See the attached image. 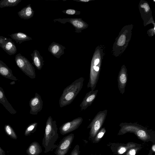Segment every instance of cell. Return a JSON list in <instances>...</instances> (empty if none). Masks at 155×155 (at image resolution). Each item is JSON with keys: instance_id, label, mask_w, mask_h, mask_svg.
Returning <instances> with one entry per match:
<instances>
[{"instance_id": "1", "label": "cell", "mask_w": 155, "mask_h": 155, "mask_svg": "<svg viewBox=\"0 0 155 155\" xmlns=\"http://www.w3.org/2000/svg\"><path fill=\"white\" fill-rule=\"evenodd\" d=\"M119 126L120 128L118 135L127 133H133L139 139L144 142L150 141L155 143V132L153 130L148 129L136 123H121Z\"/></svg>"}, {"instance_id": "2", "label": "cell", "mask_w": 155, "mask_h": 155, "mask_svg": "<svg viewBox=\"0 0 155 155\" xmlns=\"http://www.w3.org/2000/svg\"><path fill=\"white\" fill-rule=\"evenodd\" d=\"M58 138L56 121L53 120L51 117L50 116L46 122L42 141V145L45 148L44 153H47L56 148L57 145L55 143Z\"/></svg>"}, {"instance_id": "3", "label": "cell", "mask_w": 155, "mask_h": 155, "mask_svg": "<svg viewBox=\"0 0 155 155\" xmlns=\"http://www.w3.org/2000/svg\"><path fill=\"white\" fill-rule=\"evenodd\" d=\"M84 80L83 77H80L64 89L59 100L60 107H63L72 102L82 89Z\"/></svg>"}, {"instance_id": "4", "label": "cell", "mask_w": 155, "mask_h": 155, "mask_svg": "<svg viewBox=\"0 0 155 155\" xmlns=\"http://www.w3.org/2000/svg\"><path fill=\"white\" fill-rule=\"evenodd\" d=\"M107 110L99 112L87 127L90 128L89 139L92 140L101 128L107 115Z\"/></svg>"}, {"instance_id": "5", "label": "cell", "mask_w": 155, "mask_h": 155, "mask_svg": "<svg viewBox=\"0 0 155 155\" xmlns=\"http://www.w3.org/2000/svg\"><path fill=\"white\" fill-rule=\"evenodd\" d=\"M15 61L18 68L26 75L31 79L35 78V69L26 58L18 53L15 56Z\"/></svg>"}, {"instance_id": "6", "label": "cell", "mask_w": 155, "mask_h": 155, "mask_svg": "<svg viewBox=\"0 0 155 155\" xmlns=\"http://www.w3.org/2000/svg\"><path fill=\"white\" fill-rule=\"evenodd\" d=\"M71 133L64 137L57 145L54 153L56 155H65L68 152L74 138Z\"/></svg>"}, {"instance_id": "7", "label": "cell", "mask_w": 155, "mask_h": 155, "mask_svg": "<svg viewBox=\"0 0 155 155\" xmlns=\"http://www.w3.org/2000/svg\"><path fill=\"white\" fill-rule=\"evenodd\" d=\"M139 144L133 142L127 143H110L107 144L112 152L117 155L124 154L128 149L140 145Z\"/></svg>"}, {"instance_id": "8", "label": "cell", "mask_w": 155, "mask_h": 155, "mask_svg": "<svg viewBox=\"0 0 155 155\" xmlns=\"http://www.w3.org/2000/svg\"><path fill=\"white\" fill-rule=\"evenodd\" d=\"M54 22H58L62 24L68 22L71 24L75 28V32L79 33L82 30L85 28L87 24L81 18H57L53 20Z\"/></svg>"}, {"instance_id": "9", "label": "cell", "mask_w": 155, "mask_h": 155, "mask_svg": "<svg viewBox=\"0 0 155 155\" xmlns=\"http://www.w3.org/2000/svg\"><path fill=\"white\" fill-rule=\"evenodd\" d=\"M83 120L82 118L79 117L64 123L59 128L60 134L63 135L75 130L79 127Z\"/></svg>"}, {"instance_id": "10", "label": "cell", "mask_w": 155, "mask_h": 155, "mask_svg": "<svg viewBox=\"0 0 155 155\" xmlns=\"http://www.w3.org/2000/svg\"><path fill=\"white\" fill-rule=\"evenodd\" d=\"M0 47L10 55L14 54L17 51L16 46L11 39L1 36Z\"/></svg>"}, {"instance_id": "11", "label": "cell", "mask_w": 155, "mask_h": 155, "mask_svg": "<svg viewBox=\"0 0 155 155\" xmlns=\"http://www.w3.org/2000/svg\"><path fill=\"white\" fill-rule=\"evenodd\" d=\"M43 102L41 96L36 93L34 97L29 101V105L30 107V114L37 115L41 111L43 107Z\"/></svg>"}, {"instance_id": "12", "label": "cell", "mask_w": 155, "mask_h": 155, "mask_svg": "<svg viewBox=\"0 0 155 155\" xmlns=\"http://www.w3.org/2000/svg\"><path fill=\"white\" fill-rule=\"evenodd\" d=\"M98 90H91L87 93L80 105L81 110H85L91 106L96 98Z\"/></svg>"}, {"instance_id": "13", "label": "cell", "mask_w": 155, "mask_h": 155, "mask_svg": "<svg viewBox=\"0 0 155 155\" xmlns=\"http://www.w3.org/2000/svg\"><path fill=\"white\" fill-rule=\"evenodd\" d=\"M127 74L126 69L122 68L119 73L117 77L118 87L120 93L123 94L127 80Z\"/></svg>"}, {"instance_id": "14", "label": "cell", "mask_w": 155, "mask_h": 155, "mask_svg": "<svg viewBox=\"0 0 155 155\" xmlns=\"http://www.w3.org/2000/svg\"><path fill=\"white\" fill-rule=\"evenodd\" d=\"M65 49V47L64 46L53 41L49 46L48 50L54 56L59 58L62 55L64 54Z\"/></svg>"}, {"instance_id": "15", "label": "cell", "mask_w": 155, "mask_h": 155, "mask_svg": "<svg viewBox=\"0 0 155 155\" xmlns=\"http://www.w3.org/2000/svg\"><path fill=\"white\" fill-rule=\"evenodd\" d=\"M32 64L38 70H40L44 65V61L39 51L37 50H34L31 54Z\"/></svg>"}, {"instance_id": "16", "label": "cell", "mask_w": 155, "mask_h": 155, "mask_svg": "<svg viewBox=\"0 0 155 155\" xmlns=\"http://www.w3.org/2000/svg\"><path fill=\"white\" fill-rule=\"evenodd\" d=\"M0 74L4 77L14 81L18 79L13 74L12 70L0 60Z\"/></svg>"}, {"instance_id": "17", "label": "cell", "mask_w": 155, "mask_h": 155, "mask_svg": "<svg viewBox=\"0 0 155 155\" xmlns=\"http://www.w3.org/2000/svg\"><path fill=\"white\" fill-rule=\"evenodd\" d=\"M0 103L12 114L17 113L16 111L13 108L12 105L8 102L5 97V92L2 88L0 86Z\"/></svg>"}, {"instance_id": "18", "label": "cell", "mask_w": 155, "mask_h": 155, "mask_svg": "<svg viewBox=\"0 0 155 155\" xmlns=\"http://www.w3.org/2000/svg\"><path fill=\"white\" fill-rule=\"evenodd\" d=\"M34 11L32 9L31 4L28 5L18 12L19 16L22 19L27 20L32 17Z\"/></svg>"}, {"instance_id": "19", "label": "cell", "mask_w": 155, "mask_h": 155, "mask_svg": "<svg viewBox=\"0 0 155 155\" xmlns=\"http://www.w3.org/2000/svg\"><path fill=\"white\" fill-rule=\"evenodd\" d=\"M41 145L36 141L32 142L26 150L28 155H39L42 152Z\"/></svg>"}, {"instance_id": "20", "label": "cell", "mask_w": 155, "mask_h": 155, "mask_svg": "<svg viewBox=\"0 0 155 155\" xmlns=\"http://www.w3.org/2000/svg\"><path fill=\"white\" fill-rule=\"evenodd\" d=\"M10 36L12 39L19 44H21L23 42L32 40L31 37L25 33L22 32H18L12 33Z\"/></svg>"}, {"instance_id": "21", "label": "cell", "mask_w": 155, "mask_h": 155, "mask_svg": "<svg viewBox=\"0 0 155 155\" xmlns=\"http://www.w3.org/2000/svg\"><path fill=\"white\" fill-rule=\"evenodd\" d=\"M22 0H1L0 1V8L14 7L17 5Z\"/></svg>"}, {"instance_id": "22", "label": "cell", "mask_w": 155, "mask_h": 155, "mask_svg": "<svg viewBox=\"0 0 155 155\" xmlns=\"http://www.w3.org/2000/svg\"><path fill=\"white\" fill-rule=\"evenodd\" d=\"M4 130L6 134L11 138L17 139L18 137L15 131L9 124H6L4 126Z\"/></svg>"}, {"instance_id": "23", "label": "cell", "mask_w": 155, "mask_h": 155, "mask_svg": "<svg viewBox=\"0 0 155 155\" xmlns=\"http://www.w3.org/2000/svg\"><path fill=\"white\" fill-rule=\"evenodd\" d=\"M38 123L35 122L29 124L26 127L24 133L25 136H28L34 133L36 130Z\"/></svg>"}, {"instance_id": "24", "label": "cell", "mask_w": 155, "mask_h": 155, "mask_svg": "<svg viewBox=\"0 0 155 155\" xmlns=\"http://www.w3.org/2000/svg\"><path fill=\"white\" fill-rule=\"evenodd\" d=\"M106 130L105 127L101 128L92 140L93 143L99 142L102 138Z\"/></svg>"}, {"instance_id": "25", "label": "cell", "mask_w": 155, "mask_h": 155, "mask_svg": "<svg viewBox=\"0 0 155 155\" xmlns=\"http://www.w3.org/2000/svg\"><path fill=\"white\" fill-rule=\"evenodd\" d=\"M142 148V145L140 144L139 146L133 147L128 149L124 154V155H135Z\"/></svg>"}, {"instance_id": "26", "label": "cell", "mask_w": 155, "mask_h": 155, "mask_svg": "<svg viewBox=\"0 0 155 155\" xmlns=\"http://www.w3.org/2000/svg\"><path fill=\"white\" fill-rule=\"evenodd\" d=\"M62 12L68 15H79L81 13L80 11L73 9H67L62 11Z\"/></svg>"}, {"instance_id": "27", "label": "cell", "mask_w": 155, "mask_h": 155, "mask_svg": "<svg viewBox=\"0 0 155 155\" xmlns=\"http://www.w3.org/2000/svg\"><path fill=\"white\" fill-rule=\"evenodd\" d=\"M78 145H76L71 152L70 155H79L80 151Z\"/></svg>"}, {"instance_id": "28", "label": "cell", "mask_w": 155, "mask_h": 155, "mask_svg": "<svg viewBox=\"0 0 155 155\" xmlns=\"http://www.w3.org/2000/svg\"><path fill=\"white\" fill-rule=\"evenodd\" d=\"M126 37L124 35H122L119 37L117 42L118 45L119 46L123 45L125 42Z\"/></svg>"}, {"instance_id": "29", "label": "cell", "mask_w": 155, "mask_h": 155, "mask_svg": "<svg viewBox=\"0 0 155 155\" xmlns=\"http://www.w3.org/2000/svg\"><path fill=\"white\" fill-rule=\"evenodd\" d=\"M141 7L142 8H144L146 12H148L150 9V7L147 3H144L143 5H141Z\"/></svg>"}, {"instance_id": "30", "label": "cell", "mask_w": 155, "mask_h": 155, "mask_svg": "<svg viewBox=\"0 0 155 155\" xmlns=\"http://www.w3.org/2000/svg\"><path fill=\"white\" fill-rule=\"evenodd\" d=\"M0 155H6L5 151L0 147Z\"/></svg>"}, {"instance_id": "31", "label": "cell", "mask_w": 155, "mask_h": 155, "mask_svg": "<svg viewBox=\"0 0 155 155\" xmlns=\"http://www.w3.org/2000/svg\"><path fill=\"white\" fill-rule=\"evenodd\" d=\"M100 60L99 59H96L94 61V65H96L98 64L99 63Z\"/></svg>"}, {"instance_id": "32", "label": "cell", "mask_w": 155, "mask_h": 155, "mask_svg": "<svg viewBox=\"0 0 155 155\" xmlns=\"http://www.w3.org/2000/svg\"><path fill=\"white\" fill-rule=\"evenodd\" d=\"M151 150L153 151V153H155V144L153 143L152 145Z\"/></svg>"}, {"instance_id": "33", "label": "cell", "mask_w": 155, "mask_h": 155, "mask_svg": "<svg viewBox=\"0 0 155 155\" xmlns=\"http://www.w3.org/2000/svg\"><path fill=\"white\" fill-rule=\"evenodd\" d=\"M74 1H77L78 2H87L89 1L90 0H74Z\"/></svg>"}, {"instance_id": "34", "label": "cell", "mask_w": 155, "mask_h": 155, "mask_svg": "<svg viewBox=\"0 0 155 155\" xmlns=\"http://www.w3.org/2000/svg\"><path fill=\"white\" fill-rule=\"evenodd\" d=\"M153 151L151 150V149H150V150L149 152V153H148V154L147 155H153Z\"/></svg>"}, {"instance_id": "35", "label": "cell", "mask_w": 155, "mask_h": 155, "mask_svg": "<svg viewBox=\"0 0 155 155\" xmlns=\"http://www.w3.org/2000/svg\"><path fill=\"white\" fill-rule=\"evenodd\" d=\"M15 84V81H12L10 82V84L11 85H13Z\"/></svg>"}, {"instance_id": "36", "label": "cell", "mask_w": 155, "mask_h": 155, "mask_svg": "<svg viewBox=\"0 0 155 155\" xmlns=\"http://www.w3.org/2000/svg\"><path fill=\"white\" fill-rule=\"evenodd\" d=\"M91 155H97L91 154Z\"/></svg>"}, {"instance_id": "37", "label": "cell", "mask_w": 155, "mask_h": 155, "mask_svg": "<svg viewBox=\"0 0 155 155\" xmlns=\"http://www.w3.org/2000/svg\"><path fill=\"white\" fill-rule=\"evenodd\" d=\"M155 155V154L154 153V155Z\"/></svg>"}]
</instances>
